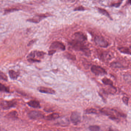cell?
Segmentation results:
<instances>
[{"instance_id": "25", "label": "cell", "mask_w": 131, "mask_h": 131, "mask_svg": "<svg viewBox=\"0 0 131 131\" xmlns=\"http://www.w3.org/2000/svg\"><path fill=\"white\" fill-rule=\"evenodd\" d=\"M97 111L94 108H90L86 111L87 114H97Z\"/></svg>"}, {"instance_id": "3", "label": "cell", "mask_w": 131, "mask_h": 131, "mask_svg": "<svg viewBox=\"0 0 131 131\" xmlns=\"http://www.w3.org/2000/svg\"><path fill=\"white\" fill-rule=\"evenodd\" d=\"M51 16L50 14L49 13H45V14H40L36 15H35L34 17L31 19H28V21L30 22H33L35 23H38L42 20L43 19H44L45 18Z\"/></svg>"}, {"instance_id": "1", "label": "cell", "mask_w": 131, "mask_h": 131, "mask_svg": "<svg viewBox=\"0 0 131 131\" xmlns=\"http://www.w3.org/2000/svg\"><path fill=\"white\" fill-rule=\"evenodd\" d=\"M69 45L73 50L79 51H82L86 55L90 54V51L89 49L84 44L83 42L72 40L69 42Z\"/></svg>"}, {"instance_id": "32", "label": "cell", "mask_w": 131, "mask_h": 131, "mask_svg": "<svg viewBox=\"0 0 131 131\" xmlns=\"http://www.w3.org/2000/svg\"><path fill=\"white\" fill-rule=\"evenodd\" d=\"M0 131H7L4 128H2L0 127Z\"/></svg>"}, {"instance_id": "4", "label": "cell", "mask_w": 131, "mask_h": 131, "mask_svg": "<svg viewBox=\"0 0 131 131\" xmlns=\"http://www.w3.org/2000/svg\"><path fill=\"white\" fill-rule=\"evenodd\" d=\"M94 41L97 45L101 47L106 48L109 45L108 42L101 36H96L94 38Z\"/></svg>"}, {"instance_id": "5", "label": "cell", "mask_w": 131, "mask_h": 131, "mask_svg": "<svg viewBox=\"0 0 131 131\" xmlns=\"http://www.w3.org/2000/svg\"><path fill=\"white\" fill-rule=\"evenodd\" d=\"M91 71L96 75H104L107 74V72L104 69L99 66L93 65L91 68Z\"/></svg>"}, {"instance_id": "21", "label": "cell", "mask_w": 131, "mask_h": 131, "mask_svg": "<svg viewBox=\"0 0 131 131\" xmlns=\"http://www.w3.org/2000/svg\"><path fill=\"white\" fill-rule=\"evenodd\" d=\"M89 129L91 131H99L100 128L97 125H92L89 127Z\"/></svg>"}, {"instance_id": "6", "label": "cell", "mask_w": 131, "mask_h": 131, "mask_svg": "<svg viewBox=\"0 0 131 131\" xmlns=\"http://www.w3.org/2000/svg\"><path fill=\"white\" fill-rule=\"evenodd\" d=\"M28 117L31 119H39L45 118L44 115L42 112L38 111H32L29 112Z\"/></svg>"}, {"instance_id": "26", "label": "cell", "mask_w": 131, "mask_h": 131, "mask_svg": "<svg viewBox=\"0 0 131 131\" xmlns=\"http://www.w3.org/2000/svg\"><path fill=\"white\" fill-rule=\"evenodd\" d=\"M85 10V8L84 7L82 6H80L75 8L74 11H84Z\"/></svg>"}, {"instance_id": "8", "label": "cell", "mask_w": 131, "mask_h": 131, "mask_svg": "<svg viewBox=\"0 0 131 131\" xmlns=\"http://www.w3.org/2000/svg\"><path fill=\"white\" fill-rule=\"evenodd\" d=\"M16 102L15 101H4L1 103L2 108L5 110H8L15 107Z\"/></svg>"}, {"instance_id": "9", "label": "cell", "mask_w": 131, "mask_h": 131, "mask_svg": "<svg viewBox=\"0 0 131 131\" xmlns=\"http://www.w3.org/2000/svg\"><path fill=\"white\" fill-rule=\"evenodd\" d=\"M50 50H60L64 51L65 50V45L63 43L60 41H55L51 43L50 46Z\"/></svg>"}, {"instance_id": "33", "label": "cell", "mask_w": 131, "mask_h": 131, "mask_svg": "<svg viewBox=\"0 0 131 131\" xmlns=\"http://www.w3.org/2000/svg\"><path fill=\"white\" fill-rule=\"evenodd\" d=\"M130 48H131V46H130Z\"/></svg>"}, {"instance_id": "23", "label": "cell", "mask_w": 131, "mask_h": 131, "mask_svg": "<svg viewBox=\"0 0 131 131\" xmlns=\"http://www.w3.org/2000/svg\"><path fill=\"white\" fill-rule=\"evenodd\" d=\"M111 66L112 68H123V66L119 63L117 62H114L111 64Z\"/></svg>"}, {"instance_id": "14", "label": "cell", "mask_w": 131, "mask_h": 131, "mask_svg": "<svg viewBox=\"0 0 131 131\" xmlns=\"http://www.w3.org/2000/svg\"><path fill=\"white\" fill-rule=\"evenodd\" d=\"M60 117V115L57 113H53L45 117V118L48 121H52L55 120Z\"/></svg>"}, {"instance_id": "2", "label": "cell", "mask_w": 131, "mask_h": 131, "mask_svg": "<svg viewBox=\"0 0 131 131\" xmlns=\"http://www.w3.org/2000/svg\"><path fill=\"white\" fill-rule=\"evenodd\" d=\"M102 113L105 115L109 116L111 119L114 120H118V116H121V114L116 111L108 108H103L101 111Z\"/></svg>"}, {"instance_id": "13", "label": "cell", "mask_w": 131, "mask_h": 131, "mask_svg": "<svg viewBox=\"0 0 131 131\" xmlns=\"http://www.w3.org/2000/svg\"><path fill=\"white\" fill-rule=\"evenodd\" d=\"M10 78L12 79H16L18 78L20 75L19 72H16L13 70H10L8 72Z\"/></svg>"}, {"instance_id": "18", "label": "cell", "mask_w": 131, "mask_h": 131, "mask_svg": "<svg viewBox=\"0 0 131 131\" xmlns=\"http://www.w3.org/2000/svg\"><path fill=\"white\" fill-rule=\"evenodd\" d=\"M97 10H98L99 12H100L101 14H102L103 15H105L106 17L111 18V17H110V15L108 14V12L105 10L104 8H98Z\"/></svg>"}, {"instance_id": "16", "label": "cell", "mask_w": 131, "mask_h": 131, "mask_svg": "<svg viewBox=\"0 0 131 131\" xmlns=\"http://www.w3.org/2000/svg\"><path fill=\"white\" fill-rule=\"evenodd\" d=\"M102 82L104 84L106 85H110L112 88H114L113 86V82L111 79L107 78H104L102 79Z\"/></svg>"}, {"instance_id": "10", "label": "cell", "mask_w": 131, "mask_h": 131, "mask_svg": "<svg viewBox=\"0 0 131 131\" xmlns=\"http://www.w3.org/2000/svg\"><path fill=\"white\" fill-rule=\"evenodd\" d=\"M73 40L83 42L87 40V37L84 33L81 31L75 32L73 35Z\"/></svg>"}, {"instance_id": "17", "label": "cell", "mask_w": 131, "mask_h": 131, "mask_svg": "<svg viewBox=\"0 0 131 131\" xmlns=\"http://www.w3.org/2000/svg\"><path fill=\"white\" fill-rule=\"evenodd\" d=\"M119 50L121 53L127 54H131V50L127 47L119 48Z\"/></svg>"}, {"instance_id": "28", "label": "cell", "mask_w": 131, "mask_h": 131, "mask_svg": "<svg viewBox=\"0 0 131 131\" xmlns=\"http://www.w3.org/2000/svg\"><path fill=\"white\" fill-rule=\"evenodd\" d=\"M28 61L29 62H32V63H34V62H40V61L38 60H37L36 59H28Z\"/></svg>"}, {"instance_id": "27", "label": "cell", "mask_w": 131, "mask_h": 131, "mask_svg": "<svg viewBox=\"0 0 131 131\" xmlns=\"http://www.w3.org/2000/svg\"><path fill=\"white\" fill-rule=\"evenodd\" d=\"M18 10V8H9V9H7L5 10V12H11L17 10Z\"/></svg>"}, {"instance_id": "11", "label": "cell", "mask_w": 131, "mask_h": 131, "mask_svg": "<svg viewBox=\"0 0 131 131\" xmlns=\"http://www.w3.org/2000/svg\"><path fill=\"white\" fill-rule=\"evenodd\" d=\"M40 92L41 93H45V94H53L55 93L54 90L50 88H46L44 87H40L38 88Z\"/></svg>"}, {"instance_id": "22", "label": "cell", "mask_w": 131, "mask_h": 131, "mask_svg": "<svg viewBox=\"0 0 131 131\" xmlns=\"http://www.w3.org/2000/svg\"><path fill=\"white\" fill-rule=\"evenodd\" d=\"M0 80H4L6 81L8 80L7 76L5 73L1 71H0Z\"/></svg>"}, {"instance_id": "29", "label": "cell", "mask_w": 131, "mask_h": 131, "mask_svg": "<svg viewBox=\"0 0 131 131\" xmlns=\"http://www.w3.org/2000/svg\"><path fill=\"white\" fill-rule=\"evenodd\" d=\"M123 101L125 104L126 105H127L128 104V99L127 97H124L123 98Z\"/></svg>"}, {"instance_id": "7", "label": "cell", "mask_w": 131, "mask_h": 131, "mask_svg": "<svg viewBox=\"0 0 131 131\" xmlns=\"http://www.w3.org/2000/svg\"><path fill=\"white\" fill-rule=\"evenodd\" d=\"M71 121L74 124L77 125L81 122V115L77 112H74L72 113L70 117Z\"/></svg>"}, {"instance_id": "24", "label": "cell", "mask_w": 131, "mask_h": 131, "mask_svg": "<svg viewBox=\"0 0 131 131\" xmlns=\"http://www.w3.org/2000/svg\"><path fill=\"white\" fill-rule=\"evenodd\" d=\"M45 53L43 51H36V56L38 58H42L43 57L45 54Z\"/></svg>"}, {"instance_id": "30", "label": "cell", "mask_w": 131, "mask_h": 131, "mask_svg": "<svg viewBox=\"0 0 131 131\" xmlns=\"http://www.w3.org/2000/svg\"><path fill=\"white\" fill-rule=\"evenodd\" d=\"M56 52V50H51L48 52V54L49 55H52Z\"/></svg>"}, {"instance_id": "19", "label": "cell", "mask_w": 131, "mask_h": 131, "mask_svg": "<svg viewBox=\"0 0 131 131\" xmlns=\"http://www.w3.org/2000/svg\"><path fill=\"white\" fill-rule=\"evenodd\" d=\"M0 91L8 93L9 92V88L0 82Z\"/></svg>"}, {"instance_id": "20", "label": "cell", "mask_w": 131, "mask_h": 131, "mask_svg": "<svg viewBox=\"0 0 131 131\" xmlns=\"http://www.w3.org/2000/svg\"><path fill=\"white\" fill-rule=\"evenodd\" d=\"M65 57L67 58L68 59H70V60H76V57L75 55L73 54H71L69 53H65Z\"/></svg>"}, {"instance_id": "12", "label": "cell", "mask_w": 131, "mask_h": 131, "mask_svg": "<svg viewBox=\"0 0 131 131\" xmlns=\"http://www.w3.org/2000/svg\"><path fill=\"white\" fill-rule=\"evenodd\" d=\"M27 104L29 106L34 108H39L40 107V102L38 101L32 100L28 102Z\"/></svg>"}, {"instance_id": "31", "label": "cell", "mask_w": 131, "mask_h": 131, "mask_svg": "<svg viewBox=\"0 0 131 131\" xmlns=\"http://www.w3.org/2000/svg\"><path fill=\"white\" fill-rule=\"evenodd\" d=\"M35 40H32L31 41H30L29 43H28V46H30V45H32V44L34 43L35 42Z\"/></svg>"}, {"instance_id": "15", "label": "cell", "mask_w": 131, "mask_h": 131, "mask_svg": "<svg viewBox=\"0 0 131 131\" xmlns=\"http://www.w3.org/2000/svg\"><path fill=\"white\" fill-rule=\"evenodd\" d=\"M5 117L7 118L15 119V118H17L18 117V114L17 112L14 111L9 112L5 116Z\"/></svg>"}]
</instances>
